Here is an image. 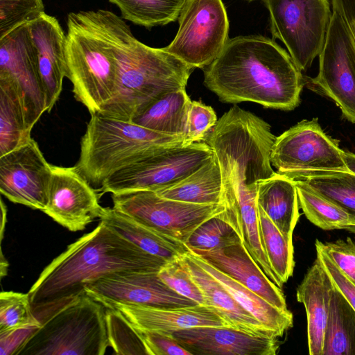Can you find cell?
<instances>
[{
	"label": "cell",
	"mask_w": 355,
	"mask_h": 355,
	"mask_svg": "<svg viewBox=\"0 0 355 355\" xmlns=\"http://www.w3.org/2000/svg\"><path fill=\"white\" fill-rule=\"evenodd\" d=\"M191 102L186 89L165 93L146 106L131 122L155 132L184 136Z\"/></svg>",
	"instance_id": "83f0119b"
},
{
	"label": "cell",
	"mask_w": 355,
	"mask_h": 355,
	"mask_svg": "<svg viewBox=\"0 0 355 355\" xmlns=\"http://www.w3.org/2000/svg\"><path fill=\"white\" fill-rule=\"evenodd\" d=\"M178 22L175 37L164 49L193 69L209 66L229 40L222 0H185Z\"/></svg>",
	"instance_id": "30bf717a"
},
{
	"label": "cell",
	"mask_w": 355,
	"mask_h": 355,
	"mask_svg": "<svg viewBox=\"0 0 355 355\" xmlns=\"http://www.w3.org/2000/svg\"><path fill=\"white\" fill-rule=\"evenodd\" d=\"M40 327L31 326L1 332L0 355H16L23 344Z\"/></svg>",
	"instance_id": "ee69618b"
},
{
	"label": "cell",
	"mask_w": 355,
	"mask_h": 355,
	"mask_svg": "<svg viewBox=\"0 0 355 355\" xmlns=\"http://www.w3.org/2000/svg\"><path fill=\"white\" fill-rule=\"evenodd\" d=\"M180 258L201 290L205 306L220 315L228 327L254 335L278 338L274 331L245 310L216 278L192 259L189 252Z\"/></svg>",
	"instance_id": "7402d4cb"
},
{
	"label": "cell",
	"mask_w": 355,
	"mask_h": 355,
	"mask_svg": "<svg viewBox=\"0 0 355 355\" xmlns=\"http://www.w3.org/2000/svg\"><path fill=\"white\" fill-rule=\"evenodd\" d=\"M137 329L143 338L149 355H191L170 333Z\"/></svg>",
	"instance_id": "b9f144b4"
},
{
	"label": "cell",
	"mask_w": 355,
	"mask_h": 355,
	"mask_svg": "<svg viewBox=\"0 0 355 355\" xmlns=\"http://www.w3.org/2000/svg\"><path fill=\"white\" fill-rule=\"evenodd\" d=\"M322 355H355V309L335 286Z\"/></svg>",
	"instance_id": "f546056e"
},
{
	"label": "cell",
	"mask_w": 355,
	"mask_h": 355,
	"mask_svg": "<svg viewBox=\"0 0 355 355\" xmlns=\"http://www.w3.org/2000/svg\"><path fill=\"white\" fill-rule=\"evenodd\" d=\"M270 31L300 71H306L323 47L332 12L329 0H263Z\"/></svg>",
	"instance_id": "9c48e42d"
},
{
	"label": "cell",
	"mask_w": 355,
	"mask_h": 355,
	"mask_svg": "<svg viewBox=\"0 0 355 355\" xmlns=\"http://www.w3.org/2000/svg\"><path fill=\"white\" fill-rule=\"evenodd\" d=\"M52 165L31 138L0 156V192L10 201L43 211L47 204Z\"/></svg>",
	"instance_id": "5bb4252c"
},
{
	"label": "cell",
	"mask_w": 355,
	"mask_h": 355,
	"mask_svg": "<svg viewBox=\"0 0 355 355\" xmlns=\"http://www.w3.org/2000/svg\"><path fill=\"white\" fill-rule=\"evenodd\" d=\"M332 12H336L348 24L355 21V0H330Z\"/></svg>",
	"instance_id": "f6af8a7d"
},
{
	"label": "cell",
	"mask_w": 355,
	"mask_h": 355,
	"mask_svg": "<svg viewBox=\"0 0 355 355\" xmlns=\"http://www.w3.org/2000/svg\"><path fill=\"white\" fill-rule=\"evenodd\" d=\"M318 58V75L309 79V85L334 101L343 117L355 123V37L335 12Z\"/></svg>",
	"instance_id": "4fadbf2b"
},
{
	"label": "cell",
	"mask_w": 355,
	"mask_h": 355,
	"mask_svg": "<svg viewBox=\"0 0 355 355\" xmlns=\"http://www.w3.org/2000/svg\"><path fill=\"white\" fill-rule=\"evenodd\" d=\"M0 80L7 81L17 89L33 128L46 109L36 49L28 24L0 38Z\"/></svg>",
	"instance_id": "9a60e30c"
},
{
	"label": "cell",
	"mask_w": 355,
	"mask_h": 355,
	"mask_svg": "<svg viewBox=\"0 0 355 355\" xmlns=\"http://www.w3.org/2000/svg\"><path fill=\"white\" fill-rule=\"evenodd\" d=\"M315 245L320 248L338 269L355 284V243L351 238L326 243L316 239Z\"/></svg>",
	"instance_id": "60d3db41"
},
{
	"label": "cell",
	"mask_w": 355,
	"mask_h": 355,
	"mask_svg": "<svg viewBox=\"0 0 355 355\" xmlns=\"http://www.w3.org/2000/svg\"><path fill=\"white\" fill-rule=\"evenodd\" d=\"M334 285L320 259L307 270L296 292L307 318L309 354L322 355L324 338Z\"/></svg>",
	"instance_id": "603a6c76"
},
{
	"label": "cell",
	"mask_w": 355,
	"mask_h": 355,
	"mask_svg": "<svg viewBox=\"0 0 355 355\" xmlns=\"http://www.w3.org/2000/svg\"><path fill=\"white\" fill-rule=\"evenodd\" d=\"M352 31V33L355 37V21L352 22V24H349Z\"/></svg>",
	"instance_id": "c3c4849f"
},
{
	"label": "cell",
	"mask_w": 355,
	"mask_h": 355,
	"mask_svg": "<svg viewBox=\"0 0 355 355\" xmlns=\"http://www.w3.org/2000/svg\"><path fill=\"white\" fill-rule=\"evenodd\" d=\"M107 336L117 355H149L143 338L133 324L119 311L106 307Z\"/></svg>",
	"instance_id": "e575fe53"
},
{
	"label": "cell",
	"mask_w": 355,
	"mask_h": 355,
	"mask_svg": "<svg viewBox=\"0 0 355 355\" xmlns=\"http://www.w3.org/2000/svg\"><path fill=\"white\" fill-rule=\"evenodd\" d=\"M317 257L329 274L334 286L355 309V284L343 273L323 250L315 245Z\"/></svg>",
	"instance_id": "7bdbcfd3"
},
{
	"label": "cell",
	"mask_w": 355,
	"mask_h": 355,
	"mask_svg": "<svg viewBox=\"0 0 355 355\" xmlns=\"http://www.w3.org/2000/svg\"><path fill=\"white\" fill-rule=\"evenodd\" d=\"M66 67L77 101L90 114L114 96L119 67L107 10L70 12L67 17Z\"/></svg>",
	"instance_id": "277c9868"
},
{
	"label": "cell",
	"mask_w": 355,
	"mask_h": 355,
	"mask_svg": "<svg viewBox=\"0 0 355 355\" xmlns=\"http://www.w3.org/2000/svg\"><path fill=\"white\" fill-rule=\"evenodd\" d=\"M120 10L121 17L150 28L178 19L185 0H108Z\"/></svg>",
	"instance_id": "1f68e13d"
},
{
	"label": "cell",
	"mask_w": 355,
	"mask_h": 355,
	"mask_svg": "<svg viewBox=\"0 0 355 355\" xmlns=\"http://www.w3.org/2000/svg\"><path fill=\"white\" fill-rule=\"evenodd\" d=\"M343 154L339 141L327 135L313 118L276 137L270 162L278 173L297 180L311 172L347 171Z\"/></svg>",
	"instance_id": "8fae6325"
},
{
	"label": "cell",
	"mask_w": 355,
	"mask_h": 355,
	"mask_svg": "<svg viewBox=\"0 0 355 355\" xmlns=\"http://www.w3.org/2000/svg\"><path fill=\"white\" fill-rule=\"evenodd\" d=\"M167 261L149 254L99 223L42 271L28 291L40 323L85 293L88 284L120 272H158Z\"/></svg>",
	"instance_id": "7a4b0ae2"
},
{
	"label": "cell",
	"mask_w": 355,
	"mask_h": 355,
	"mask_svg": "<svg viewBox=\"0 0 355 355\" xmlns=\"http://www.w3.org/2000/svg\"><path fill=\"white\" fill-rule=\"evenodd\" d=\"M247 1H254V0H247Z\"/></svg>",
	"instance_id": "f907efd6"
},
{
	"label": "cell",
	"mask_w": 355,
	"mask_h": 355,
	"mask_svg": "<svg viewBox=\"0 0 355 355\" xmlns=\"http://www.w3.org/2000/svg\"><path fill=\"white\" fill-rule=\"evenodd\" d=\"M343 157L347 170L355 173V154L344 151Z\"/></svg>",
	"instance_id": "bcb514c9"
},
{
	"label": "cell",
	"mask_w": 355,
	"mask_h": 355,
	"mask_svg": "<svg viewBox=\"0 0 355 355\" xmlns=\"http://www.w3.org/2000/svg\"><path fill=\"white\" fill-rule=\"evenodd\" d=\"M85 291L100 302H113L159 308L199 304L171 289L160 279L158 272L109 274L86 285Z\"/></svg>",
	"instance_id": "e0dca14e"
},
{
	"label": "cell",
	"mask_w": 355,
	"mask_h": 355,
	"mask_svg": "<svg viewBox=\"0 0 355 355\" xmlns=\"http://www.w3.org/2000/svg\"><path fill=\"white\" fill-rule=\"evenodd\" d=\"M112 199L114 209L184 244L199 225L224 210L223 203L184 202L163 198L150 190L112 193Z\"/></svg>",
	"instance_id": "7c38bea8"
},
{
	"label": "cell",
	"mask_w": 355,
	"mask_h": 355,
	"mask_svg": "<svg viewBox=\"0 0 355 355\" xmlns=\"http://www.w3.org/2000/svg\"><path fill=\"white\" fill-rule=\"evenodd\" d=\"M257 202L288 241L300 218L295 180L280 173L257 182Z\"/></svg>",
	"instance_id": "cb8c5ba5"
},
{
	"label": "cell",
	"mask_w": 355,
	"mask_h": 355,
	"mask_svg": "<svg viewBox=\"0 0 355 355\" xmlns=\"http://www.w3.org/2000/svg\"><path fill=\"white\" fill-rule=\"evenodd\" d=\"M275 139L267 122L236 105L218 120L204 141L220 168L222 201L257 195V182L275 173L270 162Z\"/></svg>",
	"instance_id": "5b68a950"
},
{
	"label": "cell",
	"mask_w": 355,
	"mask_h": 355,
	"mask_svg": "<svg viewBox=\"0 0 355 355\" xmlns=\"http://www.w3.org/2000/svg\"><path fill=\"white\" fill-rule=\"evenodd\" d=\"M189 254L198 264L216 278L245 310L274 331L278 338L293 327V318L291 311H282L272 306L249 288L216 269L190 250Z\"/></svg>",
	"instance_id": "484cf974"
},
{
	"label": "cell",
	"mask_w": 355,
	"mask_h": 355,
	"mask_svg": "<svg viewBox=\"0 0 355 355\" xmlns=\"http://www.w3.org/2000/svg\"><path fill=\"white\" fill-rule=\"evenodd\" d=\"M314 191L355 217V173L349 171H318L302 175Z\"/></svg>",
	"instance_id": "836d02e7"
},
{
	"label": "cell",
	"mask_w": 355,
	"mask_h": 355,
	"mask_svg": "<svg viewBox=\"0 0 355 355\" xmlns=\"http://www.w3.org/2000/svg\"><path fill=\"white\" fill-rule=\"evenodd\" d=\"M100 222L145 252L167 261L189 251L182 241L153 230L114 207H103Z\"/></svg>",
	"instance_id": "d4e9b609"
},
{
	"label": "cell",
	"mask_w": 355,
	"mask_h": 355,
	"mask_svg": "<svg viewBox=\"0 0 355 355\" xmlns=\"http://www.w3.org/2000/svg\"><path fill=\"white\" fill-rule=\"evenodd\" d=\"M223 189L220 168L214 154L206 163L186 178L155 192L168 199L211 205L222 203Z\"/></svg>",
	"instance_id": "4316f807"
},
{
	"label": "cell",
	"mask_w": 355,
	"mask_h": 355,
	"mask_svg": "<svg viewBox=\"0 0 355 355\" xmlns=\"http://www.w3.org/2000/svg\"><path fill=\"white\" fill-rule=\"evenodd\" d=\"M299 205L307 219L324 230L355 228V217L324 198L302 180H295Z\"/></svg>",
	"instance_id": "4dcf8cb0"
},
{
	"label": "cell",
	"mask_w": 355,
	"mask_h": 355,
	"mask_svg": "<svg viewBox=\"0 0 355 355\" xmlns=\"http://www.w3.org/2000/svg\"><path fill=\"white\" fill-rule=\"evenodd\" d=\"M28 26L36 49L46 109L49 112L59 98L66 77L67 35L58 19L45 12L28 23Z\"/></svg>",
	"instance_id": "d6986e66"
},
{
	"label": "cell",
	"mask_w": 355,
	"mask_h": 355,
	"mask_svg": "<svg viewBox=\"0 0 355 355\" xmlns=\"http://www.w3.org/2000/svg\"><path fill=\"white\" fill-rule=\"evenodd\" d=\"M158 275L168 286L178 294L205 306V300L201 290L180 257L167 261L158 271Z\"/></svg>",
	"instance_id": "f35d334b"
},
{
	"label": "cell",
	"mask_w": 355,
	"mask_h": 355,
	"mask_svg": "<svg viewBox=\"0 0 355 355\" xmlns=\"http://www.w3.org/2000/svg\"><path fill=\"white\" fill-rule=\"evenodd\" d=\"M119 62L116 92L100 114L131 121L162 94L186 89L193 69L164 48L148 46L136 39L128 25L107 10Z\"/></svg>",
	"instance_id": "3957f363"
},
{
	"label": "cell",
	"mask_w": 355,
	"mask_h": 355,
	"mask_svg": "<svg viewBox=\"0 0 355 355\" xmlns=\"http://www.w3.org/2000/svg\"><path fill=\"white\" fill-rule=\"evenodd\" d=\"M219 214L193 232L185 243L189 250L211 251L241 242L234 227Z\"/></svg>",
	"instance_id": "d590c367"
},
{
	"label": "cell",
	"mask_w": 355,
	"mask_h": 355,
	"mask_svg": "<svg viewBox=\"0 0 355 355\" xmlns=\"http://www.w3.org/2000/svg\"><path fill=\"white\" fill-rule=\"evenodd\" d=\"M106 307L86 293L44 319L16 355H103Z\"/></svg>",
	"instance_id": "52a82bcc"
},
{
	"label": "cell",
	"mask_w": 355,
	"mask_h": 355,
	"mask_svg": "<svg viewBox=\"0 0 355 355\" xmlns=\"http://www.w3.org/2000/svg\"><path fill=\"white\" fill-rule=\"evenodd\" d=\"M217 121L216 112L211 106L191 101L187 114L185 144L204 141Z\"/></svg>",
	"instance_id": "ab89813d"
},
{
	"label": "cell",
	"mask_w": 355,
	"mask_h": 355,
	"mask_svg": "<svg viewBox=\"0 0 355 355\" xmlns=\"http://www.w3.org/2000/svg\"><path fill=\"white\" fill-rule=\"evenodd\" d=\"M213 155L205 141L164 146L109 176L101 189L112 194L138 190L155 191L186 178Z\"/></svg>",
	"instance_id": "ba28073f"
},
{
	"label": "cell",
	"mask_w": 355,
	"mask_h": 355,
	"mask_svg": "<svg viewBox=\"0 0 355 355\" xmlns=\"http://www.w3.org/2000/svg\"><path fill=\"white\" fill-rule=\"evenodd\" d=\"M32 129L17 89L0 80V156L28 141Z\"/></svg>",
	"instance_id": "f1b7e54d"
},
{
	"label": "cell",
	"mask_w": 355,
	"mask_h": 355,
	"mask_svg": "<svg viewBox=\"0 0 355 355\" xmlns=\"http://www.w3.org/2000/svg\"><path fill=\"white\" fill-rule=\"evenodd\" d=\"M1 240L3 239V232L5 230V225L6 223V207L3 203V201L1 200Z\"/></svg>",
	"instance_id": "7dc6e473"
},
{
	"label": "cell",
	"mask_w": 355,
	"mask_h": 355,
	"mask_svg": "<svg viewBox=\"0 0 355 355\" xmlns=\"http://www.w3.org/2000/svg\"><path fill=\"white\" fill-rule=\"evenodd\" d=\"M203 71L204 85L223 103L249 101L282 110L300 103L302 71L288 51L262 35L229 39Z\"/></svg>",
	"instance_id": "6da1fadb"
},
{
	"label": "cell",
	"mask_w": 355,
	"mask_h": 355,
	"mask_svg": "<svg viewBox=\"0 0 355 355\" xmlns=\"http://www.w3.org/2000/svg\"><path fill=\"white\" fill-rule=\"evenodd\" d=\"M348 231H350V232H352L353 233H355V228L350 229Z\"/></svg>",
	"instance_id": "681fc988"
},
{
	"label": "cell",
	"mask_w": 355,
	"mask_h": 355,
	"mask_svg": "<svg viewBox=\"0 0 355 355\" xmlns=\"http://www.w3.org/2000/svg\"><path fill=\"white\" fill-rule=\"evenodd\" d=\"M101 303L107 308L119 311L135 327L141 329L171 333L197 327H227L224 320L214 311L201 304L159 308L113 302Z\"/></svg>",
	"instance_id": "44dd1931"
},
{
	"label": "cell",
	"mask_w": 355,
	"mask_h": 355,
	"mask_svg": "<svg viewBox=\"0 0 355 355\" xmlns=\"http://www.w3.org/2000/svg\"><path fill=\"white\" fill-rule=\"evenodd\" d=\"M257 209L263 250L273 272L284 284L292 276L295 266L293 241L284 236L258 205Z\"/></svg>",
	"instance_id": "d6a6232c"
},
{
	"label": "cell",
	"mask_w": 355,
	"mask_h": 355,
	"mask_svg": "<svg viewBox=\"0 0 355 355\" xmlns=\"http://www.w3.org/2000/svg\"><path fill=\"white\" fill-rule=\"evenodd\" d=\"M191 355H275L277 338L227 327L205 326L170 333Z\"/></svg>",
	"instance_id": "ac0fdd59"
},
{
	"label": "cell",
	"mask_w": 355,
	"mask_h": 355,
	"mask_svg": "<svg viewBox=\"0 0 355 355\" xmlns=\"http://www.w3.org/2000/svg\"><path fill=\"white\" fill-rule=\"evenodd\" d=\"M44 12L42 0H0V38Z\"/></svg>",
	"instance_id": "74e56055"
},
{
	"label": "cell",
	"mask_w": 355,
	"mask_h": 355,
	"mask_svg": "<svg viewBox=\"0 0 355 355\" xmlns=\"http://www.w3.org/2000/svg\"><path fill=\"white\" fill-rule=\"evenodd\" d=\"M190 250L272 306L288 311L282 288L266 275L242 242L211 251Z\"/></svg>",
	"instance_id": "ffe728a7"
},
{
	"label": "cell",
	"mask_w": 355,
	"mask_h": 355,
	"mask_svg": "<svg viewBox=\"0 0 355 355\" xmlns=\"http://www.w3.org/2000/svg\"><path fill=\"white\" fill-rule=\"evenodd\" d=\"M103 209L96 191L76 166L52 165L44 213L64 227L76 232L99 218Z\"/></svg>",
	"instance_id": "2e32d148"
},
{
	"label": "cell",
	"mask_w": 355,
	"mask_h": 355,
	"mask_svg": "<svg viewBox=\"0 0 355 355\" xmlns=\"http://www.w3.org/2000/svg\"><path fill=\"white\" fill-rule=\"evenodd\" d=\"M40 325V322L33 313L28 293L1 292L0 333Z\"/></svg>",
	"instance_id": "8d00e7d4"
},
{
	"label": "cell",
	"mask_w": 355,
	"mask_h": 355,
	"mask_svg": "<svg viewBox=\"0 0 355 355\" xmlns=\"http://www.w3.org/2000/svg\"><path fill=\"white\" fill-rule=\"evenodd\" d=\"M180 144H186L184 136L158 132L131 121L92 114L81 138L75 166L90 184L101 186L109 176L149 153Z\"/></svg>",
	"instance_id": "8992f818"
}]
</instances>
